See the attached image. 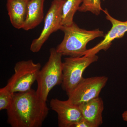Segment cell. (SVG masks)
Masks as SVG:
<instances>
[{
  "label": "cell",
  "mask_w": 127,
  "mask_h": 127,
  "mask_svg": "<svg viewBox=\"0 0 127 127\" xmlns=\"http://www.w3.org/2000/svg\"><path fill=\"white\" fill-rule=\"evenodd\" d=\"M7 122L12 127H40L48 115L46 101L32 89L13 94L6 109Z\"/></svg>",
  "instance_id": "6da1fadb"
},
{
  "label": "cell",
  "mask_w": 127,
  "mask_h": 127,
  "mask_svg": "<svg viewBox=\"0 0 127 127\" xmlns=\"http://www.w3.org/2000/svg\"><path fill=\"white\" fill-rule=\"evenodd\" d=\"M60 30L64 33V37L56 50L62 56L72 57L84 56L89 41L104 36V32L98 29L87 31L80 28L74 22L70 26H62Z\"/></svg>",
  "instance_id": "7a4b0ae2"
},
{
  "label": "cell",
  "mask_w": 127,
  "mask_h": 127,
  "mask_svg": "<svg viewBox=\"0 0 127 127\" xmlns=\"http://www.w3.org/2000/svg\"><path fill=\"white\" fill-rule=\"evenodd\" d=\"M50 52L48 61L40 70L36 79L37 93L45 101L51 90L56 86L62 84L63 79L62 55L54 48L50 49Z\"/></svg>",
  "instance_id": "3957f363"
},
{
  "label": "cell",
  "mask_w": 127,
  "mask_h": 127,
  "mask_svg": "<svg viewBox=\"0 0 127 127\" xmlns=\"http://www.w3.org/2000/svg\"><path fill=\"white\" fill-rule=\"evenodd\" d=\"M96 55H84L78 57L66 58L63 65V79L62 88L68 95L83 79L82 75L86 68L97 61Z\"/></svg>",
  "instance_id": "277c9868"
},
{
  "label": "cell",
  "mask_w": 127,
  "mask_h": 127,
  "mask_svg": "<svg viewBox=\"0 0 127 127\" xmlns=\"http://www.w3.org/2000/svg\"><path fill=\"white\" fill-rule=\"evenodd\" d=\"M41 69L40 64L35 63L31 59L18 62L14 67L15 73L5 87L13 93L29 91L36 81Z\"/></svg>",
  "instance_id": "5b68a950"
},
{
  "label": "cell",
  "mask_w": 127,
  "mask_h": 127,
  "mask_svg": "<svg viewBox=\"0 0 127 127\" xmlns=\"http://www.w3.org/2000/svg\"><path fill=\"white\" fill-rule=\"evenodd\" d=\"M66 0H53L44 18V26L37 38L32 40L30 50L39 52L51 35L60 30L62 26L63 8Z\"/></svg>",
  "instance_id": "8992f818"
},
{
  "label": "cell",
  "mask_w": 127,
  "mask_h": 127,
  "mask_svg": "<svg viewBox=\"0 0 127 127\" xmlns=\"http://www.w3.org/2000/svg\"><path fill=\"white\" fill-rule=\"evenodd\" d=\"M108 78L105 76L84 78L68 95V100L78 105L99 97L106 84Z\"/></svg>",
  "instance_id": "52a82bcc"
},
{
  "label": "cell",
  "mask_w": 127,
  "mask_h": 127,
  "mask_svg": "<svg viewBox=\"0 0 127 127\" xmlns=\"http://www.w3.org/2000/svg\"><path fill=\"white\" fill-rule=\"evenodd\" d=\"M50 106L57 114L59 127H74L76 123L83 119L78 106L68 100L62 101L53 98L50 101Z\"/></svg>",
  "instance_id": "ba28073f"
},
{
  "label": "cell",
  "mask_w": 127,
  "mask_h": 127,
  "mask_svg": "<svg viewBox=\"0 0 127 127\" xmlns=\"http://www.w3.org/2000/svg\"><path fill=\"white\" fill-rule=\"evenodd\" d=\"M102 11L106 14V18L112 24V28L104 35V39L95 46L87 50L84 56L96 55L101 50L106 51L111 46L113 41L115 39L122 38L127 32V21H122L113 18L107 9L103 10Z\"/></svg>",
  "instance_id": "9c48e42d"
},
{
  "label": "cell",
  "mask_w": 127,
  "mask_h": 127,
  "mask_svg": "<svg viewBox=\"0 0 127 127\" xmlns=\"http://www.w3.org/2000/svg\"><path fill=\"white\" fill-rule=\"evenodd\" d=\"M78 106L81 112L83 119L90 127H98L102 125L104 103L101 98L98 97Z\"/></svg>",
  "instance_id": "30bf717a"
},
{
  "label": "cell",
  "mask_w": 127,
  "mask_h": 127,
  "mask_svg": "<svg viewBox=\"0 0 127 127\" xmlns=\"http://www.w3.org/2000/svg\"><path fill=\"white\" fill-rule=\"evenodd\" d=\"M30 0H6V9L10 21L13 27L23 29L27 15Z\"/></svg>",
  "instance_id": "8fae6325"
},
{
  "label": "cell",
  "mask_w": 127,
  "mask_h": 127,
  "mask_svg": "<svg viewBox=\"0 0 127 127\" xmlns=\"http://www.w3.org/2000/svg\"><path fill=\"white\" fill-rule=\"evenodd\" d=\"M45 0H30L28 4L27 15L23 29L32 30L40 25L44 19Z\"/></svg>",
  "instance_id": "7c38bea8"
},
{
  "label": "cell",
  "mask_w": 127,
  "mask_h": 127,
  "mask_svg": "<svg viewBox=\"0 0 127 127\" xmlns=\"http://www.w3.org/2000/svg\"><path fill=\"white\" fill-rule=\"evenodd\" d=\"M83 0H66L63 8L62 26H70L73 22V16Z\"/></svg>",
  "instance_id": "4fadbf2b"
},
{
  "label": "cell",
  "mask_w": 127,
  "mask_h": 127,
  "mask_svg": "<svg viewBox=\"0 0 127 127\" xmlns=\"http://www.w3.org/2000/svg\"><path fill=\"white\" fill-rule=\"evenodd\" d=\"M103 10L101 6V0H83L78 11L81 12L89 11L98 16Z\"/></svg>",
  "instance_id": "5bb4252c"
},
{
  "label": "cell",
  "mask_w": 127,
  "mask_h": 127,
  "mask_svg": "<svg viewBox=\"0 0 127 127\" xmlns=\"http://www.w3.org/2000/svg\"><path fill=\"white\" fill-rule=\"evenodd\" d=\"M13 93L4 87L0 89V110H6L11 102Z\"/></svg>",
  "instance_id": "9a60e30c"
},
{
  "label": "cell",
  "mask_w": 127,
  "mask_h": 127,
  "mask_svg": "<svg viewBox=\"0 0 127 127\" xmlns=\"http://www.w3.org/2000/svg\"><path fill=\"white\" fill-rule=\"evenodd\" d=\"M74 127H90L87 123L83 119L76 123Z\"/></svg>",
  "instance_id": "2e32d148"
},
{
  "label": "cell",
  "mask_w": 127,
  "mask_h": 127,
  "mask_svg": "<svg viewBox=\"0 0 127 127\" xmlns=\"http://www.w3.org/2000/svg\"><path fill=\"white\" fill-rule=\"evenodd\" d=\"M122 116L123 120L125 122H127V110L123 113Z\"/></svg>",
  "instance_id": "e0dca14e"
}]
</instances>
